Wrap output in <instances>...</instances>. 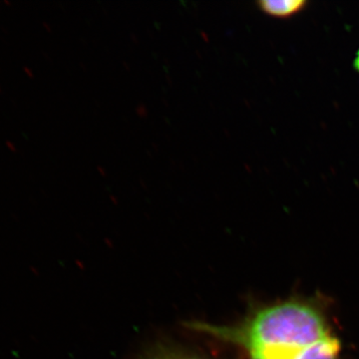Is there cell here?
Here are the masks:
<instances>
[{
    "instance_id": "obj_1",
    "label": "cell",
    "mask_w": 359,
    "mask_h": 359,
    "mask_svg": "<svg viewBox=\"0 0 359 359\" xmlns=\"http://www.w3.org/2000/svg\"><path fill=\"white\" fill-rule=\"evenodd\" d=\"M223 337L240 344L250 359H339V344L313 306L289 302L262 309Z\"/></svg>"
},
{
    "instance_id": "obj_2",
    "label": "cell",
    "mask_w": 359,
    "mask_h": 359,
    "mask_svg": "<svg viewBox=\"0 0 359 359\" xmlns=\"http://www.w3.org/2000/svg\"><path fill=\"white\" fill-rule=\"evenodd\" d=\"M309 6L306 0H261L257 6L266 15L278 20H289L302 13Z\"/></svg>"
},
{
    "instance_id": "obj_3",
    "label": "cell",
    "mask_w": 359,
    "mask_h": 359,
    "mask_svg": "<svg viewBox=\"0 0 359 359\" xmlns=\"http://www.w3.org/2000/svg\"><path fill=\"white\" fill-rule=\"evenodd\" d=\"M353 67L354 69L358 71V73H359V48L358 50L356 51L355 57L353 59Z\"/></svg>"
},
{
    "instance_id": "obj_4",
    "label": "cell",
    "mask_w": 359,
    "mask_h": 359,
    "mask_svg": "<svg viewBox=\"0 0 359 359\" xmlns=\"http://www.w3.org/2000/svg\"><path fill=\"white\" fill-rule=\"evenodd\" d=\"M182 359H197V358H182Z\"/></svg>"
}]
</instances>
